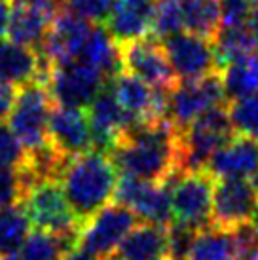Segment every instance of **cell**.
I'll list each match as a JSON object with an SVG mask.
<instances>
[{"label": "cell", "instance_id": "18", "mask_svg": "<svg viewBox=\"0 0 258 260\" xmlns=\"http://www.w3.org/2000/svg\"><path fill=\"white\" fill-rule=\"evenodd\" d=\"M207 171L215 179L258 181V143L236 133V137L213 154Z\"/></svg>", "mask_w": 258, "mask_h": 260}, {"label": "cell", "instance_id": "37", "mask_svg": "<svg viewBox=\"0 0 258 260\" xmlns=\"http://www.w3.org/2000/svg\"><path fill=\"white\" fill-rule=\"evenodd\" d=\"M63 260H110V258H99V256H95V254L80 249L78 245H74L63 254Z\"/></svg>", "mask_w": 258, "mask_h": 260}, {"label": "cell", "instance_id": "23", "mask_svg": "<svg viewBox=\"0 0 258 260\" xmlns=\"http://www.w3.org/2000/svg\"><path fill=\"white\" fill-rule=\"evenodd\" d=\"M213 46H215L216 63H218V71H220L224 65H228L236 59L256 53L258 35L252 30L249 23L236 25V27H220L213 38Z\"/></svg>", "mask_w": 258, "mask_h": 260}, {"label": "cell", "instance_id": "16", "mask_svg": "<svg viewBox=\"0 0 258 260\" xmlns=\"http://www.w3.org/2000/svg\"><path fill=\"white\" fill-rule=\"evenodd\" d=\"M51 61L42 50L29 48L14 40L0 42V80L15 87H21L30 82L46 86L50 78Z\"/></svg>", "mask_w": 258, "mask_h": 260}, {"label": "cell", "instance_id": "38", "mask_svg": "<svg viewBox=\"0 0 258 260\" xmlns=\"http://www.w3.org/2000/svg\"><path fill=\"white\" fill-rule=\"evenodd\" d=\"M10 12H12V2L10 0H0V38L8 35Z\"/></svg>", "mask_w": 258, "mask_h": 260}, {"label": "cell", "instance_id": "7", "mask_svg": "<svg viewBox=\"0 0 258 260\" xmlns=\"http://www.w3.org/2000/svg\"><path fill=\"white\" fill-rule=\"evenodd\" d=\"M139 224V217L122 203H107L82 224L76 245L99 258H110L125 236Z\"/></svg>", "mask_w": 258, "mask_h": 260}, {"label": "cell", "instance_id": "28", "mask_svg": "<svg viewBox=\"0 0 258 260\" xmlns=\"http://www.w3.org/2000/svg\"><path fill=\"white\" fill-rule=\"evenodd\" d=\"M76 245L74 239L46 230L30 232L19 249V260H63V254Z\"/></svg>", "mask_w": 258, "mask_h": 260}, {"label": "cell", "instance_id": "12", "mask_svg": "<svg viewBox=\"0 0 258 260\" xmlns=\"http://www.w3.org/2000/svg\"><path fill=\"white\" fill-rule=\"evenodd\" d=\"M258 207V181L254 179H216L213 190L211 224L222 230H236L249 224Z\"/></svg>", "mask_w": 258, "mask_h": 260}, {"label": "cell", "instance_id": "30", "mask_svg": "<svg viewBox=\"0 0 258 260\" xmlns=\"http://www.w3.org/2000/svg\"><path fill=\"white\" fill-rule=\"evenodd\" d=\"M228 112L237 135L249 137L258 143V91L232 99Z\"/></svg>", "mask_w": 258, "mask_h": 260}, {"label": "cell", "instance_id": "32", "mask_svg": "<svg viewBox=\"0 0 258 260\" xmlns=\"http://www.w3.org/2000/svg\"><path fill=\"white\" fill-rule=\"evenodd\" d=\"M29 159L21 141L17 139L12 127L0 122V167H23Z\"/></svg>", "mask_w": 258, "mask_h": 260}, {"label": "cell", "instance_id": "36", "mask_svg": "<svg viewBox=\"0 0 258 260\" xmlns=\"http://www.w3.org/2000/svg\"><path fill=\"white\" fill-rule=\"evenodd\" d=\"M15 97H17L15 86L0 80V122L10 116L12 107H14V103H15Z\"/></svg>", "mask_w": 258, "mask_h": 260}, {"label": "cell", "instance_id": "15", "mask_svg": "<svg viewBox=\"0 0 258 260\" xmlns=\"http://www.w3.org/2000/svg\"><path fill=\"white\" fill-rule=\"evenodd\" d=\"M50 143L64 158H74L93 150V137L86 109L55 105L50 112Z\"/></svg>", "mask_w": 258, "mask_h": 260}, {"label": "cell", "instance_id": "33", "mask_svg": "<svg viewBox=\"0 0 258 260\" xmlns=\"http://www.w3.org/2000/svg\"><path fill=\"white\" fill-rule=\"evenodd\" d=\"M116 0H63V6L91 23H103L108 19Z\"/></svg>", "mask_w": 258, "mask_h": 260}, {"label": "cell", "instance_id": "25", "mask_svg": "<svg viewBox=\"0 0 258 260\" xmlns=\"http://www.w3.org/2000/svg\"><path fill=\"white\" fill-rule=\"evenodd\" d=\"M30 226L33 224L21 203L0 207V256L19 253L30 234Z\"/></svg>", "mask_w": 258, "mask_h": 260}, {"label": "cell", "instance_id": "19", "mask_svg": "<svg viewBox=\"0 0 258 260\" xmlns=\"http://www.w3.org/2000/svg\"><path fill=\"white\" fill-rule=\"evenodd\" d=\"M169 226L152 222L137 224L129 232L110 260H167Z\"/></svg>", "mask_w": 258, "mask_h": 260}, {"label": "cell", "instance_id": "17", "mask_svg": "<svg viewBox=\"0 0 258 260\" xmlns=\"http://www.w3.org/2000/svg\"><path fill=\"white\" fill-rule=\"evenodd\" d=\"M86 110L95 150L110 154L122 137V133L131 125V120L123 112L120 103L116 101L112 89H105V87Z\"/></svg>", "mask_w": 258, "mask_h": 260}, {"label": "cell", "instance_id": "34", "mask_svg": "<svg viewBox=\"0 0 258 260\" xmlns=\"http://www.w3.org/2000/svg\"><path fill=\"white\" fill-rule=\"evenodd\" d=\"M234 236V260H258V234L254 226L241 224L236 230H232Z\"/></svg>", "mask_w": 258, "mask_h": 260}, {"label": "cell", "instance_id": "5", "mask_svg": "<svg viewBox=\"0 0 258 260\" xmlns=\"http://www.w3.org/2000/svg\"><path fill=\"white\" fill-rule=\"evenodd\" d=\"M53 107L50 91L38 82L25 84L17 89V97L8 116V125L21 141L29 154L50 146V112Z\"/></svg>", "mask_w": 258, "mask_h": 260}, {"label": "cell", "instance_id": "20", "mask_svg": "<svg viewBox=\"0 0 258 260\" xmlns=\"http://www.w3.org/2000/svg\"><path fill=\"white\" fill-rule=\"evenodd\" d=\"M154 8L152 0H116L107 19V29L120 44L148 37Z\"/></svg>", "mask_w": 258, "mask_h": 260}, {"label": "cell", "instance_id": "9", "mask_svg": "<svg viewBox=\"0 0 258 260\" xmlns=\"http://www.w3.org/2000/svg\"><path fill=\"white\" fill-rule=\"evenodd\" d=\"M107 84V76L89 63L76 59L63 65H51L46 89L55 105L87 109Z\"/></svg>", "mask_w": 258, "mask_h": 260}, {"label": "cell", "instance_id": "14", "mask_svg": "<svg viewBox=\"0 0 258 260\" xmlns=\"http://www.w3.org/2000/svg\"><path fill=\"white\" fill-rule=\"evenodd\" d=\"M91 30H93L91 21L63 6L51 19L40 50L51 61V65L76 61L82 55Z\"/></svg>", "mask_w": 258, "mask_h": 260}, {"label": "cell", "instance_id": "13", "mask_svg": "<svg viewBox=\"0 0 258 260\" xmlns=\"http://www.w3.org/2000/svg\"><path fill=\"white\" fill-rule=\"evenodd\" d=\"M164 48L179 80H196L218 71L215 46L205 37L180 30L165 38Z\"/></svg>", "mask_w": 258, "mask_h": 260}, {"label": "cell", "instance_id": "24", "mask_svg": "<svg viewBox=\"0 0 258 260\" xmlns=\"http://www.w3.org/2000/svg\"><path fill=\"white\" fill-rule=\"evenodd\" d=\"M226 97L230 101L258 91V53L236 59L220 69Z\"/></svg>", "mask_w": 258, "mask_h": 260}, {"label": "cell", "instance_id": "8", "mask_svg": "<svg viewBox=\"0 0 258 260\" xmlns=\"http://www.w3.org/2000/svg\"><path fill=\"white\" fill-rule=\"evenodd\" d=\"M220 71L196 80H180L169 91L167 116L179 131H184L205 110L226 103Z\"/></svg>", "mask_w": 258, "mask_h": 260}, {"label": "cell", "instance_id": "26", "mask_svg": "<svg viewBox=\"0 0 258 260\" xmlns=\"http://www.w3.org/2000/svg\"><path fill=\"white\" fill-rule=\"evenodd\" d=\"M186 260H234L232 232L207 226L196 234Z\"/></svg>", "mask_w": 258, "mask_h": 260}, {"label": "cell", "instance_id": "4", "mask_svg": "<svg viewBox=\"0 0 258 260\" xmlns=\"http://www.w3.org/2000/svg\"><path fill=\"white\" fill-rule=\"evenodd\" d=\"M30 224L69 239H78L82 222L74 215L59 179H38L21 202Z\"/></svg>", "mask_w": 258, "mask_h": 260}, {"label": "cell", "instance_id": "29", "mask_svg": "<svg viewBox=\"0 0 258 260\" xmlns=\"http://www.w3.org/2000/svg\"><path fill=\"white\" fill-rule=\"evenodd\" d=\"M38 181L27 167H0V207L17 205Z\"/></svg>", "mask_w": 258, "mask_h": 260}, {"label": "cell", "instance_id": "11", "mask_svg": "<svg viewBox=\"0 0 258 260\" xmlns=\"http://www.w3.org/2000/svg\"><path fill=\"white\" fill-rule=\"evenodd\" d=\"M120 55H122V71L141 78L148 86L171 91L179 84V78L169 63L164 44L156 37H144L120 44Z\"/></svg>", "mask_w": 258, "mask_h": 260}, {"label": "cell", "instance_id": "1", "mask_svg": "<svg viewBox=\"0 0 258 260\" xmlns=\"http://www.w3.org/2000/svg\"><path fill=\"white\" fill-rule=\"evenodd\" d=\"M180 131L171 120L131 123L122 133L110 156L118 171L144 181L165 182L179 167Z\"/></svg>", "mask_w": 258, "mask_h": 260}, {"label": "cell", "instance_id": "35", "mask_svg": "<svg viewBox=\"0 0 258 260\" xmlns=\"http://www.w3.org/2000/svg\"><path fill=\"white\" fill-rule=\"evenodd\" d=\"M220 8V25L236 27L247 25L251 17V0H218Z\"/></svg>", "mask_w": 258, "mask_h": 260}, {"label": "cell", "instance_id": "41", "mask_svg": "<svg viewBox=\"0 0 258 260\" xmlns=\"http://www.w3.org/2000/svg\"><path fill=\"white\" fill-rule=\"evenodd\" d=\"M0 260H19V256H15V254H10V256H0Z\"/></svg>", "mask_w": 258, "mask_h": 260}, {"label": "cell", "instance_id": "3", "mask_svg": "<svg viewBox=\"0 0 258 260\" xmlns=\"http://www.w3.org/2000/svg\"><path fill=\"white\" fill-rule=\"evenodd\" d=\"M236 137L228 107L218 105L198 116L179 139V167L182 173L205 171L218 148Z\"/></svg>", "mask_w": 258, "mask_h": 260}, {"label": "cell", "instance_id": "6", "mask_svg": "<svg viewBox=\"0 0 258 260\" xmlns=\"http://www.w3.org/2000/svg\"><path fill=\"white\" fill-rule=\"evenodd\" d=\"M215 177L205 171L171 175L165 184L171 188V211L173 222L188 226L200 232L211 226L213 218V190Z\"/></svg>", "mask_w": 258, "mask_h": 260}, {"label": "cell", "instance_id": "22", "mask_svg": "<svg viewBox=\"0 0 258 260\" xmlns=\"http://www.w3.org/2000/svg\"><path fill=\"white\" fill-rule=\"evenodd\" d=\"M80 59L95 69H99L101 73L107 76V80H112L122 71L120 42L110 35V30L103 29L99 25H95L91 30Z\"/></svg>", "mask_w": 258, "mask_h": 260}, {"label": "cell", "instance_id": "21", "mask_svg": "<svg viewBox=\"0 0 258 260\" xmlns=\"http://www.w3.org/2000/svg\"><path fill=\"white\" fill-rule=\"evenodd\" d=\"M10 2H12L10 25H8L10 40L40 50L46 32L50 29L51 17L23 0H10Z\"/></svg>", "mask_w": 258, "mask_h": 260}, {"label": "cell", "instance_id": "10", "mask_svg": "<svg viewBox=\"0 0 258 260\" xmlns=\"http://www.w3.org/2000/svg\"><path fill=\"white\" fill-rule=\"evenodd\" d=\"M112 200L135 213L143 222L169 226L173 222L171 188L165 182L144 181L122 173L114 188Z\"/></svg>", "mask_w": 258, "mask_h": 260}, {"label": "cell", "instance_id": "39", "mask_svg": "<svg viewBox=\"0 0 258 260\" xmlns=\"http://www.w3.org/2000/svg\"><path fill=\"white\" fill-rule=\"evenodd\" d=\"M249 25L252 30L258 35V0H251V17H249Z\"/></svg>", "mask_w": 258, "mask_h": 260}, {"label": "cell", "instance_id": "31", "mask_svg": "<svg viewBox=\"0 0 258 260\" xmlns=\"http://www.w3.org/2000/svg\"><path fill=\"white\" fill-rule=\"evenodd\" d=\"M180 30H184L180 0H158L152 17V35L158 40H165Z\"/></svg>", "mask_w": 258, "mask_h": 260}, {"label": "cell", "instance_id": "40", "mask_svg": "<svg viewBox=\"0 0 258 260\" xmlns=\"http://www.w3.org/2000/svg\"><path fill=\"white\" fill-rule=\"evenodd\" d=\"M252 226H254V230H256V234H258V207H256V211H254V217H252Z\"/></svg>", "mask_w": 258, "mask_h": 260}, {"label": "cell", "instance_id": "2", "mask_svg": "<svg viewBox=\"0 0 258 260\" xmlns=\"http://www.w3.org/2000/svg\"><path fill=\"white\" fill-rule=\"evenodd\" d=\"M116 173L118 167L112 156L101 150L84 152L64 164L59 182L82 224L112 200L118 182Z\"/></svg>", "mask_w": 258, "mask_h": 260}, {"label": "cell", "instance_id": "27", "mask_svg": "<svg viewBox=\"0 0 258 260\" xmlns=\"http://www.w3.org/2000/svg\"><path fill=\"white\" fill-rule=\"evenodd\" d=\"M184 30L213 40L220 29L218 0H180Z\"/></svg>", "mask_w": 258, "mask_h": 260}]
</instances>
